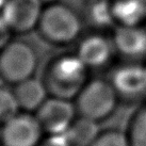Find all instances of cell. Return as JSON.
Masks as SVG:
<instances>
[{"mask_svg": "<svg viewBox=\"0 0 146 146\" xmlns=\"http://www.w3.org/2000/svg\"><path fill=\"white\" fill-rule=\"evenodd\" d=\"M115 52L127 62L146 60V28L144 26H115L112 33Z\"/></svg>", "mask_w": 146, "mask_h": 146, "instance_id": "cell-9", "label": "cell"}, {"mask_svg": "<svg viewBox=\"0 0 146 146\" xmlns=\"http://www.w3.org/2000/svg\"><path fill=\"white\" fill-rule=\"evenodd\" d=\"M45 134H64L78 116L73 100L49 96L35 112Z\"/></svg>", "mask_w": 146, "mask_h": 146, "instance_id": "cell-7", "label": "cell"}, {"mask_svg": "<svg viewBox=\"0 0 146 146\" xmlns=\"http://www.w3.org/2000/svg\"><path fill=\"white\" fill-rule=\"evenodd\" d=\"M5 1H7V0H0V11H1L2 7L4 5V3H5Z\"/></svg>", "mask_w": 146, "mask_h": 146, "instance_id": "cell-21", "label": "cell"}, {"mask_svg": "<svg viewBox=\"0 0 146 146\" xmlns=\"http://www.w3.org/2000/svg\"><path fill=\"white\" fill-rule=\"evenodd\" d=\"M130 146H146V100L138 105L126 128Z\"/></svg>", "mask_w": 146, "mask_h": 146, "instance_id": "cell-15", "label": "cell"}, {"mask_svg": "<svg viewBox=\"0 0 146 146\" xmlns=\"http://www.w3.org/2000/svg\"><path fill=\"white\" fill-rule=\"evenodd\" d=\"M90 69L75 52L51 58L45 65L42 81L49 96L74 100L89 81Z\"/></svg>", "mask_w": 146, "mask_h": 146, "instance_id": "cell-1", "label": "cell"}, {"mask_svg": "<svg viewBox=\"0 0 146 146\" xmlns=\"http://www.w3.org/2000/svg\"><path fill=\"white\" fill-rule=\"evenodd\" d=\"M12 34V31L10 30L7 23L4 21L0 14V50L12 41V38H11Z\"/></svg>", "mask_w": 146, "mask_h": 146, "instance_id": "cell-19", "label": "cell"}, {"mask_svg": "<svg viewBox=\"0 0 146 146\" xmlns=\"http://www.w3.org/2000/svg\"><path fill=\"white\" fill-rule=\"evenodd\" d=\"M43 9L40 0H7L0 14L12 33L25 34L36 30Z\"/></svg>", "mask_w": 146, "mask_h": 146, "instance_id": "cell-8", "label": "cell"}, {"mask_svg": "<svg viewBox=\"0 0 146 146\" xmlns=\"http://www.w3.org/2000/svg\"><path fill=\"white\" fill-rule=\"evenodd\" d=\"M115 52L112 40L102 33H92L78 43L75 53L90 70L108 67Z\"/></svg>", "mask_w": 146, "mask_h": 146, "instance_id": "cell-10", "label": "cell"}, {"mask_svg": "<svg viewBox=\"0 0 146 146\" xmlns=\"http://www.w3.org/2000/svg\"><path fill=\"white\" fill-rule=\"evenodd\" d=\"M121 104L140 105L146 100V65L127 62L114 67L109 76Z\"/></svg>", "mask_w": 146, "mask_h": 146, "instance_id": "cell-5", "label": "cell"}, {"mask_svg": "<svg viewBox=\"0 0 146 146\" xmlns=\"http://www.w3.org/2000/svg\"><path fill=\"white\" fill-rule=\"evenodd\" d=\"M1 126H2V123H0V143H1Z\"/></svg>", "mask_w": 146, "mask_h": 146, "instance_id": "cell-22", "label": "cell"}, {"mask_svg": "<svg viewBox=\"0 0 146 146\" xmlns=\"http://www.w3.org/2000/svg\"><path fill=\"white\" fill-rule=\"evenodd\" d=\"M116 26H144L146 0H110Z\"/></svg>", "mask_w": 146, "mask_h": 146, "instance_id": "cell-13", "label": "cell"}, {"mask_svg": "<svg viewBox=\"0 0 146 146\" xmlns=\"http://www.w3.org/2000/svg\"><path fill=\"white\" fill-rule=\"evenodd\" d=\"M12 88L19 110L24 112L35 113L49 97L47 89L42 79L38 80L35 77L29 78L13 85Z\"/></svg>", "mask_w": 146, "mask_h": 146, "instance_id": "cell-11", "label": "cell"}, {"mask_svg": "<svg viewBox=\"0 0 146 146\" xmlns=\"http://www.w3.org/2000/svg\"><path fill=\"white\" fill-rule=\"evenodd\" d=\"M73 102L78 115L98 124L111 117L121 104L109 79L104 78L89 79Z\"/></svg>", "mask_w": 146, "mask_h": 146, "instance_id": "cell-3", "label": "cell"}, {"mask_svg": "<svg viewBox=\"0 0 146 146\" xmlns=\"http://www.w3.org/2000/svg\"><path fill=\"white\" fill-rule=\"evenodd\" d=\"M91 146H130L126 130L117 128H107L100 130L97 138Z\"/></svg>", "mask_w": 146, "mask_h": 146, "instance_id": "cell-17", "label": "cell"}, {"mask_svg": "<svg viewBox=\"0 0 146 146\" xmlns=\"http://www.w3.org/2000/svg\"><path fill=\"white\" fill-rule=\"evenodd\" d=\"M79 13L83 24L96 32H102L116 26L110 0H81Z\"/></svg>", "mask_w": 146, "mask_h": 146, "instance_id": "cell-12", "label": "cell"}, {"mask_svg": "<svg viewBox=\"0 0 146 146\" xmlns=\"http://www.w3.org/2000/svg\"><path fill=\"white\" fill-rule=\"evenodd\" d=\"M45 135L35 114L19 111L2 123L0 146H38Z\"/></svg>", "mask_w": 146, "mask_h": 146, "instance_id": "cell-6", "label": "cell"}, {"mask_svg": "<svg viewBox=\"0 0 146 146\" xmlns=\"http://www.w3.org/2000/svg\"><path fill=\"white\" fill-rule=\"evenodd\" d=\"M99 124L78 115L64 133L69 146H91L100 132Z\"/></svg>", "mask_w": 146, "mask_h": 146, "instance_id": "cell-14", "label": "cell"}, {"mask_svg": "<svg viewBox=\"0 0 146 146\" xmlns=\"http://www.w3.org/2000/svg\"><path fill=\"white\" fill-rule=\"evenodd\" d=\"M40 1H41L44 5H46V4L52 3V2H54V1H58V0H40Z\"/></svg>", "mask_w": 146, "mask_h": 146, "instance_id": "cell-20", "label": "cell"}, {"mask_svg": "<svg viewBox=\"0 0 146 146\" xmlns=\"http://www.w3.org/2000/svg\"><path fill=\"white\" fill-rule=\"evenodd\" d=\"M19 111L13 88L0 85V123L8 121Z\"/></svg>", "mask_w": 146, "mask_h": 146, "instance_id": "cell-16", "label": "cell"}, {"mask_svg": "<svg viewBox=\"0 0 146 146\" xmlns=\"http://www.w3.org/2000/svg\"><path fill=\"white\" fill-rule=\"evenodd\" d=\"M38 146H69V143L64 134H57V135L46 134Z\"/></svg>", "mask_w": 146, "mask_h": 146, "instance_id": "cell-18", "label": "cell"}, {"mask_svg": "<svg viewBox=\"0 0 146 146\" xmlns=\"http://www.w3.org/2000/svg\"><path fill=\"white\" fill-rule=\"evenodd\" d=\"M145 65H146V63H145Z\"/></svg>", "mask_w": 146, "mask_h": 146, "instance_id": "cell-23", "label": "cell"}, {"mask_svg": "<svg viewBox=\"0 0 146 146\" xmlns=\"http://www.w3.org/2000/svg\"><path fill=\"white\" fill-rule=\"evenodd\" d=\"M83 25L79 11L58 0L44 5L36 30L46 43L67 46L79 38Z\"/></svg>", "mask_w": 146, "mask_h": 146, "instance_id": "cell-2", "label": "cell"}, {"mask_svg": "<svg viewBox=\"0 0 146 146\" xmlns=\"http://www.w3.org/2000/svg\"><path fill=\"white\" fill-rule=\"evenodd\" d=\"M38 67L36 50L29 42L12 40L0 50V80L15 85L34 77Z\"/></svg>", "mask_w": 146, "mask_h": 146, "instance_id": "cell-4", "label": "cell"}]
</instances>
